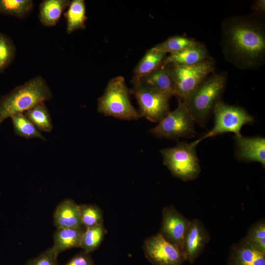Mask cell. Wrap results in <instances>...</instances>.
<instances>
[{"instance_id": "6da1fadb", "label": "cell", "mask_w": 265, "mask_h": 265, "mask_svg": "<svg viewBox=\"0 0 265 265\" xmlns=\"http://www.w3.org/2000/svg\"><path fill=\"white\" fill-rule=\"evenodd\" d=\"M220 45L225 59L235 67L253 70L265 63L264 16L253 13L224 19L221 25Z\"/></svg>"}, {"instance_id": "7a4b0ae2", "label": "cell", "mask_w": 265, "mask_h": 265, "mask_svg": "<svg viewBox=\"0 0 265 265\" xmlns=\"http://www.w3.org/2000/svg\"><path fill=\"white\" fill-rule=\"evenodd\" d=\"M227 76L226 72L214 71L185 98L181 99L195 122L201 126H205L215 106L221 101Z\"/></svg>"}, {"instance_id": "3957f363", "label": "cell", "mask_w": 265, "mask_h": 265, "mask_svg": "<svg viewBox=\"0 0 265 265\" xmlns=\"http://www.w3.org/2000/svg\"><path fill=\"white\" fill-rule=\"evenodd\" d=\"M52 91L41 76L31 78L0 98V125L16 113H23L53 98Z\"/></svg>"}, {"instance_id": "277c9868", "label": "cell", "mask_w": 265, "mask_h": 265, "mask_svg": "<svg viewBox=\"0 0 265 265\" xmlns=\"http://www.w3.org/2000/svg\"><path fill=\"white\" fill-rule=\"evenodd\" d=\"M130 94V89L123 77L112 78L98 100V112L124 120L138 119L140 115L132 104Z\"/></svg>"}, {"instance_id": "5b68a950", "label": "cell", "mask_w": 265, "mask_h": 265, "mask_svg": "<svg viewBox=\"0 0 265 265\" xmlns=\"http://www.w3.org/2000/svg\"><path fill=\"white\" fill-rule=\"evenodd\" d=\"M163 163L172 175L183 181L196 179L201 172L196 146L186 141L179 142L172 148L160 150Z\"/></svg>"}, {"instance_id": "8992f818", "label": "cell", "mask_w": 265, "mask_h": 265, "mask_svg": "<svg viewBox=\"0 0 265 265\" xmlns=\"http://www.w3.org/2000/svg\"><path fill=\"white\" fill-rule=\"evenodd\" d=\"M168 64L174 82L175 96L183 100L214 72L216 60L211 57L192 65Z\"/></svg>"}, {"instance_id": "52a82bcc", "label": "cell", "mask_w": 265, "mask_h": 265, "mask_svg": "<svg viewBox=\"0 0 265 265\" xmlns=\"http://www.w3.org/2000/svg\"><path fill=\"white\" fill-rule=\"evenodd\" d=\"M132 82L130 94H133L137 101L140 117L159 123L170 111L169 101L173 95L143 85L135 78Z\"/></svg>"}, {"instance_id": "ba28073f", "label": "cell", "mask_w": 265, "mask_h": 265, "mask_svg": "<svg viewBox=\"0 0 265 265\" xmlns=\"http://www.w3.org/2000/svg\"><path fill=\"white\" fill-rule=\"evenodd\" d=\"M213 113L214 116L213 128L200 138L191 143L192 145L196 146L206 138L227 132H233L235 136L240 135L242 127L254 121L253 117L243 108L228 105L221 101L216 104Z\"/></svg>"}, {"instance_id": "9c48e42d", "label": "cell", "mask_w": 265, "mask_h": 265, "mask_svg": "<svg viewBox=\"0 0 265 265\" xmlns=\"http://www.w3.org/2000/svg\"><path fill=\"white\" fill-rule=\"evenodd\" d=\"M178 106L170 111L158 124L150 130L160 138L178 140L180 138H191L195 133V121L181 99Z\"/></svg>"}, {"instance_id": "30bf717a", "label": "cell", "mask_w": 265, "mask_h": 265, "mask_svg": "<svg viewBox=\"0 0 265 265\" xmlns=\"http://www.w3.org/2000/svg\"><path fill=\"white\" fill-rule=\"evenodd\" d=\"M143 251L147 260L154 265H183L184 253L158 234L144 242Z\"/></svg>"}, {"instance_id": "8fae6325", "label": "cell", "mask_w": 265, "mask_h": 265, "mask_svg": "<svg viewBox=\"0 0 265 265\" xmlns=\"http://www.w3.org/2000/svg\"><path fill=\"white\" fill-rule=\"evenodd\" d=\"M190 222V220L173 206L164 207L162 211L159 233L165 239L184 252L185 236Z\"/></svg>"}, {"instance_id": "7c38bea8", "label": "cell", "mask_w": 265, "mask_h": 265, "mask_svg": "<svg viewBox=\"0 0 265 265\" xmlns=\"http://www.w3.org/2000/svg\"><path fill=\"white\" fill-rule=\"evenodd\" d=\"M210 240V234L202 221L196 218L191 220L184 240L186 260L194 263Z\"/></svg>"}, {"instance_id": "4fadbf2b", "label": "cell", "mask_w": 265, "mask_h": 265, "mask_svg": "<svg viewBox=\"0 0 265 265\" xmlns=\"http://www.w3.org/2000/svg\"><path fill=\"white\" fill-rule=\"evenodd\" d=\"M236 156L240 160L248 162H258L265 166V137L235 136Z\"/></svg>"}, {"instance_id": "5bb4252c", "label": "cell", "mask_w": 265, "mask_h": 265, "mask_svg": "<svg viewBox=\"0 0 265 265\" xmlns=\"http://www.w3.org/2000/svg\"><path fill=\"white\" fill-rule=\"evenodd\" d=\"M53 221L56 229L83 228L79 205L71 199H65L58 204L53 213Z\"/></svg>"}, {"instance_id": "9a60e30c", "label": "cell", "mask_w": 265, "mask_h": 265, "mask_svg": "<svg viewBox=\"0 0 265 265\" xmlns=\"http://www.w3.org/2000/svg\"><path fill=\"white\" fill-rule=\"evenodd\" d=\"M135 78L143 85L175 96V85L168 64H162L149 74Z\"/></svg>"}, {"instance_id": "2e32d148", "label": "cell", "mask_w": 265, "mask_h": 265, "mask_svg": "<svg viewBox=\"0 0 265 265\" xmlns=\"http://www.w3.org/2000/svg\"><path fill=\"white\" fill-rule=\"evenodd\" d=\"M228 265H265V254L241 240L232 247Z\"/></svg>"}, {"instance_id": "e0dca14e", "label": "cell", "mask_w": 265, "mask_h": 265, "mask_svg": "<svg viewBox=\"0 0 265 265\" xmlns=\"http://www.w3.org/2000/svg\"><path fill=\"white\" fill-rule=\"evenodd\" d=\"M210 57L206 46L199 42L196 45L180 52L170 54L164 59L162 64L173 63L181 65H192Z\"/></svg>"}, {"instance_id": "ac0fdd59", "label": "cell", "mask_w": 265, "mask_h": 265, "mask_svg": "<svg viewBox=\"0 0 265 265\" xmlns=\"http://www.w3.org/2000/svg\"><path fill=\"white\" fill-rule=\"evenodd\" d=\"M84 231L83 228H57L53 235L52 247L58 255L66 250L80 247Z\"/></svg>"}, {"instance_id": "d6986e66", "label": "cell", "mask_w": 265, "mask_h": 265, "mask_svg": "<svg viewBox=\"0 0 265 265\" xmlns=\"http://www.w3.org/2000/svg\"><path fill=\"white\" fill-rule=\"evenodd\" d=\"M69 0H44L39 4V19L46 27L55 26L67 9Z\"/></svg>"}, {"instance_id": "ffe728a7", "label": "cell", "mask_w": 265, "mask_h": 265, "mask_svg": "<svg viewBox=\"0 0 265 265\" xmlns=\"http://www.w3.org/2000/svg\"><path fill=\"white\" fill-rule=\"evenodd\" d=\"M66 20V32L68 34L86 27V5L83 0H73L64 13Z\"/></svg>"}, {"instance_id": "44dd1931", "label": "cell", "mask_w": 265, "mask_h": 265, "mask_svg": "<svg viewBox=\"0 0 265 265\" xmlns=\"http://www.w3.org/2000/svg\"><path fill=\"white\" fill-rule=\"evenodd\" d=\"M167 54L152 48L148 50L133 70L134 78L145 76L162 64Z\"/></svg>"}, {"instance_id": "7402d4cb", "label": "cell", "mask_w": 265, "mask_h": 265, "mask_svg": "<svg viewBox=\"0 0 265 265\" xmlns=\"http://www.w3.org/2000/svg\"><path fill=\"white\" fill-rule=\"evenodd\" d=\"M32 0H0V14L25 19L33 9Z\"/></svg>"}, {"instance_id": "603a6c76", "label": "cell", "mask_w": 265, "mask_h": 265, "mask_svg": "<svg viewBox=\"0 0 265 265\" xmlns=\"http://www.w3.org/2000/svg\"><path fill=\"white\" fill-rule=\"evenodd\" d=\"M24 114L39 131L50 132L53 130L51 114L45 103L35 106Z\"/></svg>"}, {"instance_id": "cb8c5ba5", "label": "cell", "mask_w": 265, "mask_h": 265, "mask_svg": "<svg viewBox=\"0 0 265 265\" xmlns=\"http://www.w3.org/2000/svg\"><path fill=\"white\" fill-rule=\"evenodd\" d=\"M10 117L12 120L15 135L26 139L39 138L46 140L39 131L24 113H16Z\"/></svg>"}, {"instance_id": "d4e9b609", "label": "cell", "mask_w": 265, "mask_h": 265, "mask_svg": "<svg viewBox=\"0 0 265 265\" xmlns=\"http://www.w3.org/2000/svg\"><path fill=\"white\" fill-rule=\"evenodd\" d=\"M199 42L194 39L185 36L175 35L169 37L162 42L153 48L165 53H175L180 52L188 47L193 46Z\"/></svg>"}, {"instance_id": "484cf974", "label": "cell", "mask_w": 265, "mask_h": 265, "mask_svg": "<svg viewBox=\"0 0 265 265\" xmlns=\"http://www.w3.org/2000/svg\"><path fill=\"white\" fill-rule=\"evenodd\" d=\"M106 233L103 224L84 229L80 247L89 253L94 251L100 245Z\"/></svg>"}, {"instance_id": "4316f807", "label": "cell", "mask_w": 265, "mask_h": 265, "mask_svg": "<svg viewBox=\"0 0 265 265\" xmlns=\"http://www.w3.org/2000/svg\"><path fill=\"white\" fill-rule=\"evenodd\" d=\"M244 243L265 254V222L261 220L252 225L241 240Z\"/></svg>"}, {"instance_id": "83f0119b", "label": "cell", "mask_w": 265, "mask_h": 265, "mask_svg": "<svg viewBox=\"0 0 265 265\" xmlns=\"http://www.w3.org/2000/svg\"><path fill=\"white\" fill-rule=\"evenodd\" d=\"M80 221L84 229L103 224V214L98 206L93 204L79 205Z\"/></svg>"}, {"instance_id": "f1b7e54d", "label": "cell", "mask_w": 265, "mask_h": 265, "mask_svg": "<svg viewBox=\"0 0 265 265\" xmlns=\"http://www.w3.org/2000/svg\"><path fill=\"white\" fill-rule=\"evenodd\" d=\"M16 48L10 38L0 33V73L3 72L14 60Z\"/></svg>"}, {"instance_id": "f546056e", "label": "cell", "mask_w": 265, "mask_h": 265, "mask_svg": "<svg viewBox=\"0 0 265 265\" xmlns=\"http://www.w3.org/2000/svg\"><path fill=\"white\" fill-rule=\"evenodd\" d=\"M58 255L51 247L36 258L29 260L26 265H58L57 260Z\"/></svg>"}, {"instance_id": "4dcf8cb0", "label": "cell", "mask_w": 265, "mask_h": 265, "mask_svg": "<svg viewBox=\"0 0 265 265\" xmlns=\"http://www.w3.org/2000/svg\"><path fill=\"white\" fill-rule=\"evenodd\" d=\"M65 265H95L90 253L84 250L72 258Z\"/></svg>"}, {"instance_id": "1f68e13d", "label": "cell", "mask_w": 265, "mask_h": 265, "mask_svg": "<svg viewBox=\"0 0 265 265\" xmlns=\"http://www.w3.org/2000/svg\"><path fill=\"white\" fill-rule=\"evenodd\" d=\"M253 14L264 16L265 14V0H256L251 6Z\"/></svg>"}]
</instances>
